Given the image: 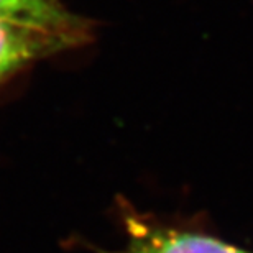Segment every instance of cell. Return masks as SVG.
<instances>
[{"label": "cell", "instance_id": "6da1fadb", "mask_svg": "<svg viewBox=\"0 0 253 253\" xmlns=\"http://www.w3.org/2000/svg\"><path fill=\"white\" fill-rule=\"evenodd\" d=\"M94 38L0 17V87L33 63L84 48Z\"/></svg>", "mask_w": 253, "mask_h": 253}, {"label": "cell", "instance_id": "7a4b0ae2", "mask_svg": "<svg viewBox=\"0 0 253 253\" xmlns=\"http://www.w3.org/2000/svg\"><path fill=\"white\" fill-rule=\"evenodd\" d=\"M126 240L110 253H253L212 235L161 225L135 212L125 215Z\"/></svg>", "mask_w": 253, "mask_h": 253}, {"label": "cell", "instance_id": "3957f363", "mask_svg": "<svg viewBox=\"0 0 253 253\" xmlns=\"http://www.w3.org/2000/svg\"><path fill=\"white\" fill-rule=\"evenodd\" d=\"M0 17L95 37V23L92 20L69 12L61 0H0Z\"/></svg>", "mask_w": 253, "mask_h": 253}]
</instances>
